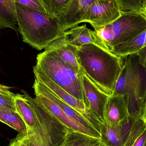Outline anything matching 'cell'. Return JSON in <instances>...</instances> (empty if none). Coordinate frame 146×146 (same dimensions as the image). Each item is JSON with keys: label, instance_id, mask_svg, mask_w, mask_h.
Wrapping results in <instances>:
<instances>
[{"label": "cell", "instance_id": "1", "mask_svg": "<svg viewBox=\"0 0 146 146\" xmlns=\"http://www.w3.org/2000/svg\"><path fill=\"white\" fill-rule=\"evenodd\" d=\"M76 48L83 73L100 90L111 96L122 70L124 58L96 44H85Z\"/></svg>", "mask_w": 146, "mask_h": 146}, {"label": "cell", "instance_id": "2", "mask_svg": "<svg viewBox=\"0 0 146 146\" xmlns=\"http://www.w3.org/2000/svg\"><path fill=\"white\" fill-rule=\"evenodd\" d=\"M19 32L23 41L37 50L45 49L66 31L58 19L16 3Z\"/></svg>", "mask_w": 146, "mask_h": 146}, {"label": "cell", "instance_id": "3", "mask_svg": "<svg viewBox=\"0 0 146 146\" xmlns=\"http://www.w3.org/2000/svg\"><path fill=\"white\" fill-rule=\"evenodd\" d=\"M36 65L51 80L86 105L82 74L76 71L53 51L44 50L38 54Z\"/></svg>", "mask_w": 146, "mask_h": 146}, {"label": "cell", "instance_id": "4", "mask_svg": "<svg viewBox=\"0 0 146 146\" xmlns=\"http://www.w3.org/2000/svg\"><path fill=\"white\" fill-rule=\"evenodd\" d=\"M146 30V17L140 12H123L119 18L96 31L102 47L111 52L117 46Z\"/></svg>", "mask_w": 146, "mask_h": 146}, {"label": "cell", "instance_id": "5", "mask_svg": "<svg viewBox=\"0 0 146 146\" xmlns=\"http://www.w3.org/2000/svg\"><path fill=\"white\" fill-rule=\"evenodd\" d=\"M128 66L126 83L121 89L122 94H127L130 117L141 118L146 98V68L140 65L136 54L125 58Z\"/></svg>", "mask_w": 146, "mask_h": 146}, {"label": "cell", "instance_id": "6", "mask_svg": "<svg viewBox=\"0 0 146 146\" xmlns=\"http://www.w3.org/2000/svg\"><path fill=\"white\" fill-rule=\"evenodd\" d=\"M21 91L32 106L50 146L60 145L69 129L53 115L36 98H33L25 90Z\"/></svg>", "mask_w": 146, "mask_h": 146}, {"label": "cell", "instance_id": "7", "mask_svg": "<svg viewBox=\"0 0 146 146\" xmlns=\"http://www.w3.org/2000/svg\"><path fill=\"white\" fill-rule=\"evenodd\" d=\"M122 12L116 0H97L87 9L81 23H89L97 31L117 19Z\"/></svg>", "mask_w": 146, "mask_h": 146}, {"label": "cell", "instance_id": "8", "mask_svg": "<svg viewBox=\"0 0 146 146\" xmlns=\"http://www.w3.org/2000/svg\"><path fill=\"white\" fill-rule=\"evenodd\" d=\"M86 107L102 124L105 123V110L110 96L97 87L84 73L82 74Z\"/></svg>", "mask_w": 146, "mask_h": 146}, {"label": "cell", "instance_id": "9", "mask_svg": "<svg viewBox=\"0 0 146 146\" xmlns=\"http://www.w3.org/2000/svg\"><path fill=\"white\" fill-rule=\"evenodd\" d=\"M130 119L127 94L110 96L106 106L105 124L111 127L122 126L128 123Z\"/></svg>", "mask_w": 146, "mask_h": 146}, {"label": "cell", "instance_id": "10", "mask_svg": "<svg viewBox=\"0 0 146 146\" xmlns=\"http://www.w3.org/2000/svg\"><path fill=\"white\" fill-rule=\"evenodd\" d=\"M33 72L35 78L44 84L56 96L72 107L73 109L84 117L87 121L88 120L89 117L92 114L88 110L84 103L76 98L51 80L36 65L33 67Z\"/></svg>", "mask_w": 146, "mask_h": 146}, {"label": "cell", "instance_id": "11", "mask_svg": "<svg viewBox=\"0 0 146 146\" xmlns=\"http://www.w3.org/2000/svg\"><path fill=\"white\" fill-rule=\"evenodd\" d=\"M33 88L34 89V92L37 93L44 97H46L54 103L69 117L92 132L100 139L101 135L100 133L93 127L92 125L84 117L77 112L69 105L56 96L44 84H43L39 80L36 78H35Z\"/></svg>", "mask_w": 146, "mask_h": 146}, {"label": "cell", "instance_id": "12", "mask_svg": "<svg viewBox=\"0 0 146 146\" xmlns=\"http://www.w3.org/2000/svg\"><path fill=\"white\" fill-rule=\"evenodd\" d=\"M16 112L25 122L30 134H36L42 137L48 146V140L38 122L32 106L24 94H17L14 96Z\"/></svg>", "mask_w": 146, "mask_h": 146}, {"label": "cell", "instance_id": "13", "mask_svg": "<svg viewBox=\"0 0 146 146\" xmlns=\"http://www.w3.org/2000/svg\"><path fill=\"white\" fill-rule=\"evenodd\" d=\"M44 50L53 51L76 71L83 74L78 62L77 48L70 43L65 32L50 44Z\"/></svg>", "mask_w": 146, "mask_h": 146}, {"label": "cell", "instance_id": "14", "mask_svg": "<svg viewBox=\"0 0 146 146\" xmlns=\"http://www.w3.org/2000/svg\"><path fill=\"white\" fill-rule=\"evenodd\" d=\"M35 94L36 95L35 98L67 127L69 129L81 132L89 136L99 139L92 132L69 117L57 105L48 98L37 93H35Z\"/></svg>", "mask_w": 146, "mask_h": 146}, {"label": "cell", "instance_id": "15", "mask_svg": "<svg viewBox=\"0 0 146 146\" xmlns=\"http://www.w3.org/2000/svg\"><path fill=\"white\" fill-rule=\"evenodd\" d=\"M97 0H73L63 15L59 18L61 25L65 31L81 23L87 9Z\"/></svg>", "mask_w": 146, "mask_h": 146}, {"label": "cell", "instance_id": "16", "mask_svg": "<svg viewBox=\"0 0 146 146\" xmlns=\"http://www.w3.org/2000/svg\"><path fill=\"white\" fill-rule=\"evenodd\" d=\"M135 120L131 117L128 123L118 127H111L105 124L100 133L101 142L108 146H124L132 124Z\"/></svg>", "mask_w": 146, "mask_h": 146}, {"label": "cell", "instance_id": "17", "mask_svg": "<svg viewBox=\"0 0 146 146\" xmlns=\"http://www.w3.org/2000/svg\"><path fill=\"white\" fill-rule=\"evenodd\" d=\"M65 33L70 43L76 48L85 44H94L103 48L96 32L88 28L86 24L76 26Z\"/></svg>", "mask_w": 146, "mask_h": 146}, {"label": "cell", "instance_id": "18", "mask_svg": "<svg viewBox=\"0 0 146 146\" xmlns=\"http://www.w3.org/2000/svg\"><path fill=\"white\" fill-rule=\"evenodd\" d=\"M15 0H0V29L9 28L19 31Z\"/></svg>", "mask_w": 146, "mask_h": 146}, {"label": "cell", "instance_id": "19", "mask_svg": "<svg viewBox=\"0 0 146 146\" xmlns=\"http://www.w3.org/2000/svg\"><path fill=\"white\" fill-rule=\"evenodd\" d=\"M146 46V30L132 39L117 46L111 53L124 58L129 55L137 54Z\"/></svg>", "mask_w": 146, "mask_h": 146}, {"label": "cell", "instance_id": "20", "mask_svg": "<svg viewBox=\"0 0 146 146\" xmlns=\"http://www.w3.org/2000/svg\"><path fill=\"white\" fill-rule=\"evenodd\" d=\"M100 139L69 129L59 146H100Z\"/></svg>", "mask_w": 146, "mask_h": 146}, {"label": "cell", "instance_id": "21", "mask_svg": "<svg viewBox=\"0 0 146 146\" xmlns=\"http://www.w3.org/2000/svg\"><path fill=\"white\" fill-rule=\"evenodd\" d=\"M0 122L5 123L19 133L28 132L25 122L16 111L1 106Z\"/></svg>", "mask_w": 146, "mask_h": 146}, {"label": "cell", "instance_id": "22", "mask_svg": "<svg viewBox=\"0 0 146 146\" xmlns=\"http://www.w3.org/2000/svg\"><path fill=\"white\" fill-rule=\"evenodd\" d=\"M47 13L59 19L73 0H38Z\"/></svg>", "mask_w": 146, "mask_h": 146}, {"label": "cell", "instance_id": "23", "mask_svg": "<svg viewBox=\"0 0 146 146\" xmlns=\"http://www.w3.org/2000/svg\"><path fill=\"white\" fill-rule=\"evenodd\" d=\"M122 12H140L144 0H116Z\"/></svg>", "mask_w": 146, "mask_h": 146}, {"label": "cell", "instance_id": "24", "mask_svg": "<svg viewBox=\"0 0 146 146\" xmlns=\"http://www.w3.org/2000/svg\"><path fill=\"white\" fill-rule=\"evenodd\" d=\"M31 135L28 132L19 133L11 140L9 146H30V138Z\"/></svg>", "mask_w": 146, "mask_h": 146}, {"label": "cell", "instance_id": "25", "mask_svg": "<svg viewBox=\"0 0 146 146\" xmlns=\"http://www.w3.org/2000/svg\"><path fill=\"white\" fill-rule=\"evenodd\" d=\"M14 93L13 94H0V106L16 111L15 104Z\"/></svg>", "mask_w": 146, "mask_h": 146}, {"label": "cell", "instance_id": "26", "mask_svg": "<svg viewBox=\"0 0 146 146\" xmlns=\"http://www.w3.org/2000/svg\"><path fill=\"white\" fill-rule=\"evenodd\" d=\"M15 3L43 13H47L38 0H15Z\"/></svg>", "mask_w": 146, "mask_h": 146}, {"label": "cell", "instance_id": "27", "mask_svg": "<svg viewBox=\"0 0 146 146\" xmlns=\"http://www.w3.org/2000/svg\"><path fill=\"white\" fill-rule=\"evenodd\" d=\"M30 146H48L42 137L36 134L32 135L30 138Z\"/></svg>", "mask_w": 146, "mask_h": 146}, {"label": "cell", "instance_id": "28", "mask_svg": "<svg viewBox=\"0 0 146 146\" xmlns=\"http://www.w3.org/2000/svg\"><path fill=\"white\" fill-rule=\"evenodd\" d=\"M136 54L140 65L146 68V46L143 47Z\"/></svg>", "mask_w": 146, "mask_h": 146}, {"label": "cell", "instance_id": "29", "mask_svg": "<svg viewBox=\"0 0 146 146\" xmlns=\"http://www.w3.org/2000/svg\"><path fill=\"white\" fill-rule=\"evenodd\" d=\"M11 88L7 86L2 85L0 83V94H13V93L10 91Z\"/></svg>", "mask_w": 146, "mask_h": 146}, {"label": "cell", "instance_id": "30", "mask_svg": "<svg viewBox=\"0 0 146 146\" xmlns=\"http://www.w3.org/2000/svg\"><path fill=\"white\" fill-rule=\"evenodd\" d=\"M141 120L146 124V98L145 105H144V109H143V113L141 117Z\"/></svg>", "mask_w": 146, "mask_h": 146}, {"label": "cell", "instance_id": "31", "mask_svg": "<svg viewBox=\"0 0 146 146\" xmlns=\"http://www.w3.org/2000/svg\"><path fill=\"white\" fill-rule=\"evenodd\" d=\"M140 12L146 17V0H144L143 6Z\"/></svg>", "mask_w": 146, "mask_h": 146}, {"label": "cell", "instance_id": "32", "mask_svg": "<svg viewBox=\"0 0 146 146\" xmlns=\"http://www.w3.org/2000/svg\"><path fill=\"white\" fill-rule=\"evenodd\" d=\"M100 146H108L107 145H104V144H103V143L101 142V145H100Z\"/></svg>", "mask_w": 146, "mask_h": 146}, {"label": "cell", "instance_id": "33", "mask_svg": "<svg viewBox=\"0 0 146 146\" xmlns=\"http://www.w3.org/2000/svg\"><path fill=\"white\" fill-rule=\"evenodd\" d=\"M144 146H146V142L145 144V145H144Z\"/></svg>", "mask_w": 146, "mask_h": 146}]
</instances>
